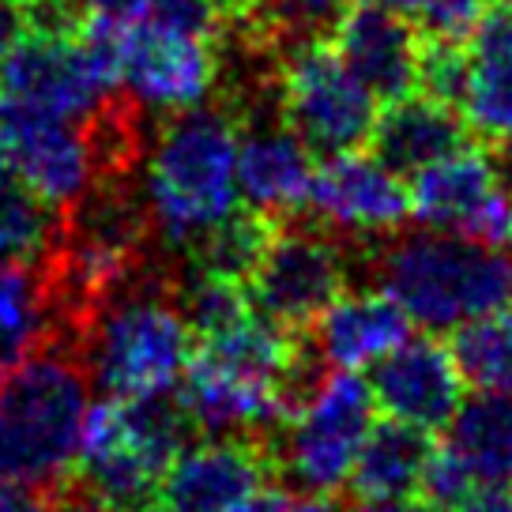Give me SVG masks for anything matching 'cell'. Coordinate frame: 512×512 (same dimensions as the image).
Wrapping results in <instances>:
<instances>
[{"label": "cell", "instance_id": "obj_33", "mask_svg": "<svg viewBox=\"0 0 512 512\" xmlns=\"http://www.w3.org/2000/svg\"><path fill=\"white\" fill-rule=\"evenodd\" d=\"M471 53L512 64V0L490 4L471 31Z\"/></svg>", "mask_w": 512, "mask_h": 512}, {"label": "cell", "instance_id": "obj_4", "mask_svg": "<svg viewBox=\"0 0 512 512\" xmlns=\"http://www.w3.org/2000/svg\"><path fill=\"white\" fill-rule=\"evenodd\" d=\"M373 283L400 302L411 324L441 336L505 309L512 272L509 260L490 245L422 226L392 238L377 253Z\"/></svg>", "mask_w": 512, "mask_h": 512}, {"label": "cell", "instance_id": "obj_21", "mask_svg": "<svg viewBox=\"0 0 512 512\" xmlns=\"http://www.w3.org/2000/svg\"><path fill=\"white\" fill-rule=\"evenodd\" d=\"M61 241V211L23 185L0 136V260L49 268Z\"/></svg>", "mask_w": 512, "mask_h": 512}, {"label": "cell", "instance_id": "obj_39", "mask_svg": "<svg viewBox=\"0 0 512 512\" xmlns=\"http://www.w3.org/2000/svg\"><path fill=\"white\" fill-rule=\"evenodd\" d=\"M354 512H448L433 501H415V497H403V501H366Z\"/></svg>", "mask_w": 512, "mask_h": 512}, {"label": "cell", "instance_id": "obj_31", "mask_svg": "<svg viewBox=\"0 0 512 512\" xmlns=\"http://www.w3.org/2000/svg\"><path fill=\"white\" fill-rule=\"evenodd\" d=\"M475 486H479V479H475V471L464 464V456L456 448L433 445L418 494L426 497V501H433V505H441V509H456Z\"/></svg>", "mask_w": 512, "mask_h": 512}, {"label": "cell", "instance_id": "obj_17", "mask_svg": "<svg viewBox=\"0 0 512 512\" xmlns=\"http://www.w3.org/2000/svg\"><path fill=\"white\" fill-rule=\"evenodd\" d=\"M411 336V317L381 287L343 290L313 320V351L336 369H369Z\"/></svg>", "mask_w": 512, "mask_h": 512}, {"label": "cell", "instance_id": "obj_20", "mask_svg": "<svg viewBox=\"0 0 512 512\" xmlns=\"http://www.w3.org/2000/svg\"><path fill=\"white\" fill-rule=\"evenodd\" d=\"M433 452V441L426 430L407 426L400 418H384L373 422L366 441L358 448V460L351 467L347 490L358 497V505L366 501H403L422 490L426 460Z\"/></svg>", "mask_w": 512, "mask_h": 512}, {"label": "cell", "instance_id": "obj_41", "mask_svg": "<svg viewBox=\"0 0 512 512\" xmlns=\"http://www.w3.org/2000/svg\"><path fill=\"white\" fill-rule=\"evenodd\" d=\"M211 4H215V12H219V16H226V19H245V16H253L260 0H211Z\"/></svg>", "mask_w": 512, "mask_h": 512}, {"label": "cell", "instance_id": "obj_37", "mask_svg": "<svg viewBox=\"0 0 512 512\" xmlns=\"http://www.w3.org/2000/svg\"><path fill=\"white\" fill-rule=\"evenodd\" d=\"M23 31H27V12L12 0H0V64L8 61V53L16 49Z\"/></svg>", "mask_w": 512, "mask_h": 512}, {"label": "cell", "instance_id": "obj_14", "mask_svg": "<svg viewBox=\"0 0 512 512\" xmlns=\"http://www.w3.org/2000/svg\"><path fill=\"white\" fill-rule=\"evenodd\" d=\"M185 388L177 400L185 403L192 426L204 437H256L272 445V433L294 411V400L283 384L245 377L238 369L219 366L204 351H192L185 369Z\"/></svg>", "mask_w": 512, "mask_h": 512}, {"label": "cell", "instance_id": "obj_11", "mask_svg": "<svg viewBox=\"0 0 512 512\" xmlns=\"http://www.w3.org/2000/svg\"><path fill=\"white\" fill-rule=\"evenodd\" d=\"M264 482H272L268 441L204 437L170 460L144 512H234Z\"/></svg>", "mask_w": 512, "mask_h": 512}, {"label": "cell", "instance_id": "obj_38", "mask_svg": "<svg viewBox=\"0 0 512 512\" xmlns=\"http://www.w3.org/2000/svg\"><path fill=\"white\" fill-rule=\"evenodd\" d=\"M234 512H290V497L283 494L275 482H264V486L253 490Z\"/></svg>", "mask_w": 512, "mask_h": 512}, {"label": "cell", "instance_id": "obj_36", "mask_svg": "<svg viewBox=\"0 0 512 512\" xmlns=\"http://www.w3.org/2000/svg\"><path fill=\"white\" fill-rule=\"evenodd\" d=\"M456 512H512V486L479 482V486L456 505Z\"/></svg>", "mask_w": 512, "mask_h": 512}, {"label": "cell", "instance_id": "obj_47", "mask_svg": "<svg viewBox=\"0 0 512 512\" xmlns=\"http://www.w3.org/2000/svg\"><path fill=\"white\" fill-rule=\"evenodd\" d=\"M505 305H509V313H512V290H509V302H505Z\"/></svg>", "mask_w": 512, "mask_h": 512}, {"label": "cell", "instance_id": "obj_19", "mask_svg": "<svg viewBox=\"0 0 512 512\" xmlns=\"http://www.w3.org/2000/svg\"><path fill=\"white\" fill-rule=\"evenodd\" d=\"M467 144V125L456 113V106H445L437 98L415 95L388 102L369 132V155L396 170V174H415L422 166L437 162L441 155Z\"/></svg>", "mask_w": 512, "mask_h": 512}, {"label": "cell", "instance_id": "obj_3", "mask_svg": "<svg viewBox=\"0 0 512 512\" xmlns=\"http://www.w3.org/2000/svg\"><path fill=\"white\" fill-rule=\"evenodd\" d=\"M91 381L76 354L46 343L0 381V482L57 490L76 475Z\"/></svg>", "mask_w": 512, "mask_h": 512}, {"label": "cell", "instance_id": "obj_6", "mask_svg": "<svg viewBox=\"0 0 512 512\" xmlns=\"http://www.w3.org/2000/svg\"><path fill=\"white\" fill-rule=\"evenodd\" d=\"M373 411V388L358 377V369L320 373V381L279 426L272 464H279L283 479L302 494H339L373 430Z\"/></svg>", "mask_w": 512, "mask_h": 512}, {"label": "cell", "instance_id": "obj_15", "mask_svg": "<svg viewBox=\"0 0 512 512\" xmlns=\"http://www.w3.org/2000/svg\"><path fill=\"white\" fill-rule=\"evenodd\" d=\"M332 49L377 102H396L418 91L422 34L388 4H351L332 19Z\"/></svg>", "mask_w": 512, "mask_h": 512}, {"label": "cell", "instance_id": "obj_28", "mask_svg": "<svg viewBox=\"0 0 512 512\" xmlns=\"http://www.w3.org/2000/svg\"><path fill=\"white\" fill-rule=\"evenodd\" d=\"M336 8L339 0H260L253 16L245 19H253L272 42L287 46L294 38L317 34L320 27H332V19L339 16Z\"/></svg>", "mask_w": 512, "mask_h": 512}, {"label": "cell", "instance_id": "obj_27", "mask_svg": "<svg viewBox=\"0 0 512 512\" xmlns=\"http://www.w3.org/2000/svg\"><path fill=\"white\" fill-rule=\"evenodd\" d=\"M174 302L181 309L185 324L192 328V339H211L226 332L230 324L253 313V298L249 287L238 279H223V275L192 272L181 287L174 290Z\"/></svg>", "mask_w": 512, "mask_h": 512}, {"label": "cell", "instance_id": "obj_8", "mask_svg": "<svg viewBox=\"0 0 512 512\" xmlns=\"http://www.w3.org/2000/svg\"><path fill=\"white\" fill-rule=\"evenodd\" d=\"M253 309L290 332L313 328V320L347 290V256L324 226H283L275 230L264 260L249 275Z\"/></svg>", "mask_w": 512, "mask_h": 512}, {"label": "cell", "instance_id": "obj_24", "mask_svg": "<svg viewBox=\"0 0 512 512\" xmlns=\"http://www.w3.org/2000/svg\"><path fill=\"white\" fill-rule=\"evenodd\" d=\"M275 230H279V219H272L268 211L234 208L226 219L211 226L208 234H200V238L192 241V272H208L249 283V275L256 272V264L264 260L268 245H272Z\"/></svg>", "mask_w": 512, "mask_h": 512}, {"label": "cell", "instance_id": "obj_5", "mask_svg": "<svg viewBox=\"0 0 512 512\" xmlns=\"http://www.w3.org/2000/svg\"><path fill=\"white\" fill-rule=\"evenodd\" d=\"M200 433L174 392L98 400L87 407L76 475L83 494L125 512H144L147 497L177 452Z\"/></svg>", "mask_w": 512, "mask_h": 512}, {"label": "cell", "instance_id": "obj_30", "mask_svg": "<svg viewBox=\"0 0 512 512\" xmlns=\"http://www.w3.org/2000/svg\"><path fill=\"white\" fill-rule=\"evenodd\" d=\"M490 4L494 0H392V8L403 12L430 38H452V42L475 31V23Z\"/></svg>", "mask_w": 512, "mask_h": 512}, {"label": "cell", "instance_id": "obj_26", "mask_svg": "<svg viewBox=\"0 0 512 512\" xmlns=\"http://www.w3.org/2000/svg\"><path fill=\"white\" fill-rule=\"evenodd\" d=\"M460 117L464 125L490 140V144H509L512 140V64L494 57H471V76L467 91L460 98Z\"/></svg>", "mask_w": 512, "mask_h": 512}, {"label": "cell", "instance_id": "obj_18", "mask_svg": "<svg viewBox=\"0 0 512 512\" xmlns=\"http://www.w3.org/2000/svg\"><path fill=\"white\" fill-rule=\"evenodd\" d=\"M497 189H501V181H497L490 151L464 144L415 170L407 200H411V215L422 226L467 238V230L475 226L479 211L494 200Z\"/></svg>", "mask_w": 512, "mask_h": 512}, {"label": "cell", "instance_id": "obj_12", "mask_svg": "<svg viewBox=\"0 0 512 512\" xmlns=\"http://www.w3.org/2000/svg\"><path fill=\"white\" fill-rule=\"evenodd\" d=\"M219 80V53L211 38L181 34L159 23H136L125 34L121 87L128 98L155 113H185L204 106Z\"/></svg>", "mask_w": 512, "mask_h": 512}, {"label": "cell", "instance_id": "obj_7", "mask_svg": "<svg viewBox=\"0 0 512 512\" xmlns=\"http://www.w3.org/2000/svg\"><path fill=\"white\" fill-rule=\"evenodd\" d=\"M275 106L290 132L313 155L328 159L369 144L381 102L343 64L332 42H320L317 34H309L287 42L279 53Z\"/></svg>", "mask_w": 512, "mask_h": 512}, {"label": "cell", "instance_id": "obj_44", "mask_svg": "<svg viewBox=\"0 0 512 512\" xmlns=\"http://www.w3.org/2000/svg\"><path fill=\"white\" fill-rule=\"evenodd\" d=\"M12 366H16V358H12V354L0 347V381H4V373H8Z\"/></svg>", "mask_w": 512, "mask_h": 512}, {"label": "cell", "instance_id": "obj_35", "mask_svg": "<svg viewBox=\"0 0 512 512\" xmlns=\"http://www.w3.org/2000/svg\"><path fill=\"white\" fill-rule=\"evenodd\" d=\"M0 512H61L53 490L23 486V482H0Z\"/></svg>", "mask_w": 512, "mask_h": 512}, {"label": "cell", "instance_id": "obj_29", "mask_svg": "<svg viewBox=\"0 0 512 512\" xmlns=\"http://www.w3.org/2000/svg\"><path fill=\"white\" fill-rule=\"evenodd\" d=\"M467 76H471V57L460 49V42L433 38L430 46L422 49V68H418V91L422 95L460 110V98L467 91Z\"/></svg>", "mask_w": 512, "mask_h": 512}, {"label": "cell", "instance_id": "obj_9", "mask_svg": "<svg viewBox=\"0 0 512 512\" xmlns=\"http://www.w3.org/2000/svg\"><path fill=\"white\" fill-rule=\"evenodd\" d=\"M0 136L23 185L64 211L102 177L91 125L0 98Z\"/></svg>", "mask_w": 512, "mask_h": 512}, {"label": "cell", "instance_id": "obj_25", "mask_svg": "<svg viewBox=\"0 0 512 512\" xmlns=\"http://www.w3.org/2000/svg\"><path fill=\"white\" fill-rule=\"evenodd\" d=\"M452 354L471 388L512 396V313H486L460 324L452 336Z\"/></svg>", "mask_w": 512, "mask_h": 512}, {"label": "cell", "instance_id": "obj_46", "mask_svg": "<svg viewBox=\"0 0 512 512\" xmlns=\"http://www.w3.org/2000/svg\"><path fill=\"white\" fill-rule=\"evenodd\" d=\"M505 260H509V272H512V238H509V256H505Z\"/></svg>", "mask_w": 512, "mask_h": 512}, {"label": "cell", "instance_id": "obj_13", "mask_svg": "<svg viewBox=\"0 0 512 512\" xmlns=\"http://www.w3.org/2000/svg\"><path fill=\"white\" fill-rule=\"evenodd\" d=\"M369 369L373 403L388 418H400L426 433L448 426L467 400V381L456 366L452 343H441L437 332L407 336Z\"/></svg>", "mask_w": 512, "mask_h": 512}, {"label": "cell", "instance_id": "obj_2", "mask_svg": "<svg viewBox=\"0 0 512 512\" xmlns=\"http://www.w3.org/2000/svg\"><path fill=\"white\" fill-rule=\"evenodd\" d=\"M80 362L102 396L132 400L174 392L192 358V328L162 275L144 268L80 320Z\"/></svg>", "mask_w": 512, "mask_h": 512}, {"label": "cell", "instance_id": "obj_42", "mask_svg": "<svg viewBox=\"0 0 512 512\" xmlns=\"http://www.w3.org/2000/svg\"><path fill=\"white\" fill-rule=\"evenodd\" d=\"M290 512H343V509H339L332 497L305 494L302 501H290Z\"/></svg>", "mask_w": 512, "mask_h": 512}, {"label": "cell", "instance_id": "obj_45", "mask_svg": "<svg viewBox=\"0 0 512 512\" xmlns=\"http://www.w3.org/2000/svg\"><path fill=\"white\" fill-rule=\"evenodd\" d=\"M351 4H388L392 8V0H351Z\"/></svg>", "mask_w": 512, "mask_h": 512}, {"label": "cell", "instance_id": "obj_10", "mask_svg": "<svg viewBox=\"0 0 512 512\" xmlns=\"http://www.w3.org/2000/svg\"><path fill=\"white\" fill-rule=\"evenodd\" d=\"M305 211L328 234L343 238H392L411 219L407 185L377 155L339 151L313 170Z\"/></svg>", "mask_w": 512, "mask_h": 512}, {"label": "cell", "instance_id": "obj_22", "mask_svg": "<svg viewBox=\"0 0 512 512\" xmlns=\"http://www.w3.org/2000/svg\"><path fill=\"white\" fill-rule=\"evenodd\" d=\"M448 445L464 456L479 482L512 486V396L479 392L448 422Z\"/></svg>", "mask_w": 512, "mask_h": 512}, {"label": "cell", "instance_id": "obj_16", "mask_svg": "<svg viewBox=\"0 0 512 512\" xmlns=\"http://www.w3.org/2000/svg\"><path fill=\"white\" fill-rule=\"evenodd\" d=\"M313 151L290 132V125L275 113V121L253 117L238 125V189L249 208L268 211L272 219H287L305 211L313 185Z\"/></svg>", "mask_w": 512, "mask_h": 512}, {"label": "cell", "instance_id": "obj_32", "mask_svg": "<svg viewBox=\"0 0 512 512\" xmlns=\"http://www.w3.org/2000/svg\"><path fill=\"white\" fill-rule=\"evenodd\" d=\"M147 19L159 27H170V31L211 38L219 12L211 0H147Z\"/></svg>", "mask_w": 512, "mask_h": 512}, {"label": "cell", "instance_id": "obj_40", "mask_svg": "<svg viewBox=\"0 0 512 512\" xmlns=\"http://www.w3.org/2000/svg\"><path fill=\"white\" fill-rule=\"evenodd\" d=\"M61 512H125V509L106 505V501H98V497H91V494H76V497H68V501H64Z\"/></svg>", "mask_w": 512, "mask_h": 512}, {"label": "cell", "instance_id": "obj_43", "mask_svg": "<svg viewBox=\"0 0 512 512\" xmlns=\"http://www.w3.org/2000/svg\"><path fill=\"white\" fill-rule=\"evenodd\" d=\"M12 4H19L23 12H34V16H38V12H53V8H64L68 0H12Z\"/></svg>", "mask_w": 512, "mask_h": 512}, {"label": "cell", "instance_id": "obj_34", "mask_svg": "<svg viewBox=\"0 0 512 512\" xmlns=\"http://www.w3.org/2000/svg\"><path fill=\"white\" fill-rule=\"evenodd\" d=\"M83 19L91 23H106V27H136L147 19V0H76Z\"/></svg>", "mask_w": 512, "mask_h": 512}, {"label": "cell", "instance_id": "obj_23", "mask_svg": "<svg viewBox=\"0 0 512 512\" xmlns=\"http://www.w3.org/2000/svg\"><path fill=\"white\" fill-rule=\"evenodd\" d=\"M53 309L57 294L46 268L0 260V347L16 362L49 343Z\"/></svg>", "mask_w": 512, "mask_h": 512}, {"label": "cell", "instance_id": "obj_1", "mask_svg": "<svg viewBox=\"0 0 512 512\" xmlns=\"http://www.w3.org/2000/svg\"><path fill=\"white\" fill-rule=\"evenodd\" d=\"M238 196V121L211 106L174 113L147 159L151 234L166 249L189 253L192 241L238 208Z\"/></svg>", "mask_w": 512, "mask_h": 512}]
</instances>
